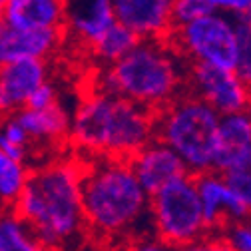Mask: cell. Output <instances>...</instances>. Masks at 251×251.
I'll use <instances>...</instances> for the list:
<instances>
[{"instance_id":"30","label":"cell","mask_w":251,"mask_h":251,"mask_svg":"<svg viewBox=\"0 0 251 251\" xmlns=\"http://www.w3.org/2000/svg\"><path fill=\"white\" fill-rule=\"evenodd\" d=\"M12 112H10V108H8V104H6V100H4V96H2V92H0V120H4L6 116H10Z\"/></svg>"},{"instance_id":"12","label":"cell","mask_w":251,"mask_h":251,"mask_svg":"<svg viewBox=\"0 0 251 251\" xmlns=\"http://www.w3.org/2000/svg\"><path fill=\"white\" fill-rule=\"evenodd\" d=\"M128 162L138 181L150 196L160 192L162 187L170 185L172 181L187 176V170L176 155V151L160 140H151L146 148L134 153Z\"/></svg>"},{"instance_id":"26","label":"cell","mask_w":251,"mask_h":251,"mask_svg":"<svg viewBox=\"0 0 251 251\" xmlns=\"http://www.w3.org/2000/svg\"><path fill=\"white\" fill-rule=\"evenodd\" d=\"M213 12L227 14L235 20H251V0H205Z\"/></svg>"},{"instance_id":"29","label":"cell","mask_w":251,"mask_h":251,"mask_svg":"<svg viewBox=\"0 0 251 251\" xmlns=\"http://www.w3.org/2000/svg\"><path fill=\"white\" fill-rule=\"evenodd\" d=\"M124 251H176V249L150 233V235H142L128 241L124 245Z\"/></svg>"},{"instance_id":"5","label":"cell","mask_w":251,"mask_h":251,"mask_svg":"<svg viewBox=\"0 0 251 251\" xmlns=\"http://www.w3.org/2000/svg\"><path fill=\"white\" fill-rule=\"evenodd\" d=\"M219 114L194 94L183 92L155 112V140L164 142L185 166L187 174L215 172Z\"/></svg>"},{"instance_id":"27","label":"cell","mask_w":251,"mask_h":251,"mask_svg":"<svg viewBox=\"0 0 251 251\" xmlns=\"http://www.w3.org/2000/svg\"><path fill=\"white\" fill-rule=\"evenodd\" d=\"M60 104V94H58V88L52 80L44 82L32 96H30L28 104L24 108H32V110H46V108H52Z\"/></svg>"},{"instance_id":"20","label":"cell","mask_w":251,"mask_h":251,"mask_svg":"<svg viewBox=\"0 0 251 251\" xmlns=\"http://www.w3.org/2000/svg\"><path fill=\"white\" fill-rule=\"evenodd\" d=\"M30 170L0 150V209H12L28 181Z\"/></svg>"},{"instance_id":"28","label":"cell","mask_w":251,"mask_h":251,"mask_svg":"<svg viewBox=\"0 0 251 251\" xmlns=\"http://www.w3.org/2000/svg\"><path fill=\"white\" fill-rule=\"evenodd\" d=\"M176 251H231V247L226 243L222 233H207Z\"/></svg>"},{"instance_id":"25","label":"cell","mask_w":251,"mask_h":251,"mask_svg":"<svg viewBox=\"0 0 251 251\" xmlns=\"http://www.w3.org/2000/svg\"><path fill=\"white\" fill-rule=\"evenodd\" d=\"M231 251H251V215L222 231Z\"/></svg>"},{"instance_id":"19","label":"cell","mask_w":251,"mask_h":251,"mask_svg":"<svg viewBox=\"0 0 251 251\" xmlns=\"http://www.w3.org/2000/svg\"><path fill=\"white\" fill-rule=\"evenodd\" d=\"M138 42H140V38L132 30L116 22L108 32L90 48V52L102 66H112L116 62H120L124 56H128Z\"/></svg>"},{"instance_id":"22","label":"cell","mask_w":251,"mask_h":251,"mask_svg":"<svg viewBox=\"0 0 251 251\" xmlns=\"http://www.w3.org/2000/svg\"><path fill=\"white\" fill-rule=\"evenodd\" d=\"M224 176L251 215V150L227 172H224Z\"/></svg>"},{"instance_id":"33","label":"cell","mask_w":251,"mask_h":251,"mask_svg":"<svg viewBox=\"0 0 251 251\" xmlns=\"http://www.w3.org/2000/svg\"><path fill=\"white\" fill-rule=\"evenodd\" d=\"M0 2H2V4H4V2H6V0H0Z\"/></svg>"},{"instance_id":"2","label":"cell","mask_w":251,"mask_h":251,"mask_svg":"<svg viewBox=\"0 0 251 251\" xmlns=\"http://www.w3.org/2000/svg\"><path fill=\"white\" fill-rule=\"evenodd\" d=\"M86 233L106 243H128L150 235V194L128 160L92 158L82 168Z\"/></svg>"},{"instance_id":"6","label":"cell","mask_w":251,"mask_h":251,"mask_svg":"<svg viewBox=\"0 0 251 251\" xmlns=\"http://www.w3.org/2000/svg\"><path fill=\"white\" fill-rule=\"evenodd\" d=\"M150 229L174 249L209 233L196 176L187 174L150 196Z\"/></svg>"},{"instance_id":"3","label":"cell","mask_w":251,"mask_h":251,"mask_svg":"<svg viewBox=\"0 0 251 251\" xmlns=\"http://www.w3.org/2000/svg\"><path fill=\"white\" fill-rule=\"evenodd\" d=\"M155 140V114L130 100L92 88L80 98L68 142L86 160H130Z\"/></svg>"},{"instance_id":"24","label":"cell","mask_w":251,"mask_h":251,"mask_svg":"<svg viewBox=\"0 0 251 251\" xmlns=\"http://www.w3.org/2000/svg\"><path fill=\"white\" fill-rule=\"evenodd\" d=\"M239 22V60L235 72L251 86V20Z\"/></svg>"},{"instance_id":"10","label":"cell","mask_w":251,"mask_h":251,"mask_svg":"<svg viewBox=\"0 0 251 251\" xmlns=\"http://www.w3.org/2000/svg\"><path fill=\"white\" fill-rule=\"evenodd\" d=\"M114 12L140 40H168L174 30V0H114Z\"/></svg>"},{"instance_id":"31","label":"cell","mask_w":251,"mask_h":251,"mask_svg":"<svg viewBox=\"0 0 251 251\" xmlns=\"http://www.w3.org/2000/svg\"><path fill=\"white\" fill-rule=\"evenodd\" d=\"M245 116H247V120H249V124H251V98H249V104H247V108H245Z\"/></svg>"},{"instance_id":"13","label":"cell","mask_w":251,"mask_h":251,"mask_svg":"<svg viewBox=\"0 0 251 251\" xmlns=\"http://www.w3.org/2000/svg\"><path fill=\"white\" fill-rule=\"evenodd\" d=\"M62 42L64 30H16L0 22V66L16 60H48Z\"/></svg>"},{"instance_id":"16","label":"cell","mask_w":251,"mask_h":251,"mask_svg":"<svg viewBox=\"0 0 251 251\" xmlns=\"http://www.w3.org/2000/svg\"><path fill=\"white\" fill-rule=\"evenodd\" d=\"M14 116L20 122L22 128L26 130L34 148L36 146H42V148L60 146V144L68 142L72 114H68V110L62 104H56L46 110L22 108V110L14 112Z\"/></svg>"},{"instance_id":"21","label":"cell","mask_w":251,"mask_h":251,"mask_svg":"<svg viewBox=\"0 0 251 251\" xmlns=\"http://www.w3.org/2000/svg\"><path fill=\"white\" fill-rule=\"evenodd\" d=\"M0 150L6 155H10V158L24 164L30 158V153L34 151V144L30 142L26 130L20 126L14 114L0 120Z\"/></svg>"},{"instance_id":"4","label":"cell","mask_w":251,"mask_h":251,"mask_svg":"<svg viewBox=\"0 0 251 251\" xmlns=\"http://www.w3.org/2000/svg\"><path fill=\"white\" fill-rule=\"evenodd\" d=\"M185 78V60L168 40H140L128 56L102 68L94 88L155 114L183 94Z\"/></svg>"},{"instance_id":"15","label":"cell","mask_w":251,"mask_h":251,"mask_svg":"<svg viewBox=\"0 0 251 251\" xmlns=\"http://www.w3.org/2000/svg\"><path fill=\"white\" fill-rule=\"evenodd\" d=\"M66 0H6L4 18L16 30H64Z\"/></svg>"},{"instance_id":"14","label":"cell","mask_w":251,"mask_h":251,"mask_svg":"<svg viewBox=\"0 0 251 251\" xmlns=\"http://www.w3.org/2000/svg\"><path fill=\"white\" fill-rule=\"evenodd\" d=\"M48 74V62L44 60H16L0 66V92L12 114L22 110L30 96L50 80Z\"/></svg>"},{"instance_id":"9","label":"cell","mask_w":251,"mask_h":251,"mask_svg":"<svg viewBox=\"0 0 251 251\" xmlns=\"http://www.w3.org/2000/svg\"><path fill=\"white\" fill-rule=\"evenodd\" d=\"M196 181L209 233H222L226 227L249 217V211L224 174L207 172L196 176Z\"/></svg>"},{"instance_id":"7","label":"cell","mask_w":251,"mask_h":251,"mask_svg":"<svg viewBox=\"0 0 251 251\" xmlns=\"http://www.w3.org/2000/svg\"><path fill=\"white\" fill-rule=\"evenodd\" d=\"M168 42L190 64L235 70L239 60V22L211 10L190 24L176 26Z\"/></svg>"},{"instance_id":"32","label":"cell","mask_w":251,"mask_h":251,"mask_svg":"<svg viewBox=\"0 0 251 251\" xmlns=\"http://www.w3.org/2000/svg\"><path fill=\"white\" fill-rule=\"evenodd\" d=\"M2 18H4V4L0 2V22H2Z\"/></svg>"},{"instance_id":"1","label":"cell","mask_w":251,"mask_h":251,"mask_svg":"<svg viewBox=\"0 0 251 251\" xmlns=\"http://www.w3.org/2000/svg\"><path fill=\"white\" fill-rule=\"evenodd\" d=\"M78 158H52L36 166L12 207L52 251H70L86 235Z\"/></svg>"},{"instance_id":"17","label":"cell","mask_w":251,"mask_h":251,"mask_svg":"<svg viewBox=\"0 0 251 251\" xmlns=\"http://www.w3.org/2000/svg\"><path fill=\"white\" fill-rule=\"evenodd\" d=\"M251 150V124L245 112L219 116L217 146H215V172L224 174Z\"/></svg>"},{"instance_id":"18","label":"cell","mask_w":251,"mask_h":251,"mask_svg":"<svg viewBox=\"0 0 251 251\" xmlns=\"http://www.w3.org/2000/svg\"><path fill=\"white\" fill-rule=\"evenodd\" d=\"M0 251H52L48 249L14 209H0Z\"/></svg>"},{"instance_id":"23","label":"cell","mask_w":251,"mask_h":251,"mask_svg":"<svg viewBox=\"0 0 251 251\" xmlns=\"http://www.w3.org/2000/svg\"><path fill=\"white\" fill-rule=\"evenodd\" d=\"M207 12H211V8L207 6L205 0H174V12H172L174 28L190 24V22L205 16Z\"/></svg>"},{"instance_id":"8","label":"cell","mask_w":251,"mask_h":251,"mask_svg":"<svg viewBox=\"0 0 251 251\" xmlns=\"http://www.w3.org/2000/svg\"><path fill=\"white\" fill-rule=\"evenodd\" d=\"M185 88L219 116L245 112L251 98V86L235 70H222L201 64L187 66Z\"/></svg>"},{"instance_id":"11","label":"cell","mask_w":251,"mask_h":251,"mask_svg":"<svg viewBox=\"0 0 251 251\" xmlns=\"http://www.w3.org/2000/svg\"><path fill=\"white\" fill-rule=\"evenodd\" d=\"M116 22L114 0H66L64 36L88 50Z\"/></svg>"}]
</instances>
